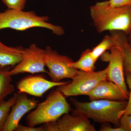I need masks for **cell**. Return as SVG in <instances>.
Segmentation results:
<instances>
[{
	"label": "cell",
	"mask_w": 131,
	"mask_h": 131,
	"mask_svg": "<svg viewBox=\"0 0 131 131\" xmlns=\"http://www.w3.org/2000/svg\"><path fill=\"white\" fill-rule=\"evenodd\" d=\"M93 24L99 33L119 31L128 35L131 31V6H111L108 1L97 2L90 7Z\"/></svg>",
	"instance_id": "1"
},
{
	"label": "cell",
	"mask_w": 131,
	"mask_h": 131,
	"mask_svg": "<svg viewBox=\"0 0 131 131\" xmlns=\"http://www.w3.org/2000/svg\"><path fill=\"white\" fill-rule=\"evenodd\" d=\"M74 106L73 114H79L100 123H111L120 126V119L126 107L127 101L97 100L90 102H81L71 98Z\"/></svg>",
	"instance_id": "2"
},
{
	"label": "cell",
	"mask_w": 131,
	"mask_h": 131,
	"mask_svg": "<svg viewBox=\"0 0 131 131\" xmlns=\"http://www.w3.org/2000/svg\"><path fill=\"white\" fill-rule=\"evenodd\" d=\"M46 16H39L33 11L8 9L0 13V30L11 28L17 31H24L34 27H41L50 30L58 36L64 33L63 28L48 22Z\"/></svg>",
	"instance_id": "3"
},
{
	"label": "cell",
	"mask_w": 131,
	"mask_h": 131,
	"mask_svg": "<svg viewBox=\"0 0 131 131\" xmlns=\"http://www.w3.org/2000/svg\"><path fill=\"white\" fill-rule=\"evenodd\" d=\"M71 110L65 97L60 91H52L43 102L38 103L35 109L26 117L29 126L55 122Z\"/></svg>",
	"instance_id": "4"
},
{
	"label": "cell",
	"mask_w": 131,
	"mask_h": 131,
	"mask_svg": "<svg viewBox=\"0 0 131 131\" xmlns=\"http://www.w3.org/2000/svg\"><path fill=\"white\" fill-rule=\"evenodd\" d=\"M107 69L98 71L86 72L78 70L77 74L68 84L58 87L65 97L87 95L102 81L107 80Z\"/></svg>",
	"instance_id": "5"
},
{
	"label": "cell",
	"mask_w": 131,
	"mask_h": 131,
	"mask_svg": "<svg viewBox=\"0 0 131 131\" xmlns=\"http://www.w3.org/2000/svg\"><path fill=\"white\" fill-rule=\"evenodd\" d=\"M45 66V50L39 48L35 44H32L23 49L20 62L11 70H6V73L10 77L21 73H48Z\"/></svg>",
	"instance_id": "6"
},
{
	"label": "cell",
	"mask_w": 131,
	"mask_h": 131,
	"mask_svg": "<svg viewBox=\"0 0 131 131\" xmlns=\"http://www.w3.org/2000/svg\"><path fill=\"white\" fill-rule=\"evenodd\" d=\"M46 66L48 68V74L51 80L59 82L64 79H72L78 70L70 67L69 64L73 60L67 56L59 54L50 46L45 49Z\"/></svg>",
	"instance_id": "7"
},
{
	"label": "cell",
	"mask_w": 131,
	"mask_h": 131,
	"mask_svg": "<svg viewBox=\"0 0 131 131\" xmlns=\"http://www.w3.org/2000/svg\"><path fill=\"white\" fill-rule=\"evenodd\" d=\"M106 51L100 57L102 61L108 62L107 69V80L115 83L122 92L129 97L124 76V58L122 51L117 46Z\"/></svg>",
	"instance_id": "8"
},
{
	"label": "cell",
	"mask_w": 131,
	"mask_h": 131,
	"mask_svg": "<svg viewBox=\"0 0 131 131\" xmlns=\"http://www.w3.org/2000/svg\"><path fill=\"white\" fill-rule=\"evenodd\" d=\"M46 131H96L89 119L82 115L69 113L55 122L44 124Z\"/></svg>",
	"instance_id": "9"
},
{
	"label": "cell",
	"mask_w": 131,
	"mask_h": 131,
	"mask_svg": "<svg viewBox=\"0 0 131 131\" xmlns=\"http://www.w3.org/2000/svg\"><path fill=\"white\" fill-rule=\"evenodd\" d=\"M69 82H54L46 79L42 75H30L22 78L17 83L19 93H25L36 96L42 97L47 91L55 87L68 84Z\"/></svg>",
	"instance_id": "10"
},
{
	"label": "cell",
	"mask_w": 131,
	"mask_h": 131,
	"mask_svg": "<svg viewBox=\"0 0 131 131\" xmlns=\"http://www.w3.org/2000/svg\"><path fill=\"white\" fill-rule=\"evenodd\" d=\"M38 104V100L28 98L27 94L18 92L2 131H15L23 116L35 108Z\"/></svg>",
	"instance_id": "11"
},
{
	"label": "cell",
	"mask_w": 131,
	"mask_h": 131,
	"mask_svg": "<svg viewBox=\"0 0 131 131\" xmlns=\"http://www.w3.org/2000/svg\"><path fill=\"white\" fill-rule=\"evenodd\" d=\"M87 96H89L91 101L97 100L125 101L128 100L129 98L115 83L107 80L100 82Z\"/></svg>",
	"instance_id": "12"
},
{
	"label": "cell",
	"mask_w": 131,
	"mask_h": 131,
	"mask_svg": "<svg viewBox=\"0 0 131 131\" xmlns=\"http://www.w3.org/2000/svg\"><path fill=\"white\" fill-rule=\"evenodd\" d=\"M24 49L7 46L0 41V65L4 68L16 65L21 60Z\"/></svg>",
	"instance_id": "13"
},
{
	"label": "cell",
	"mask_w": 131,
	"mask_h": 131,
	"mask_svg": "<svg viewBox=\"0 0 131 131\" xmlns=\"http://www.w3.org/2000/svg\"><path fill=\"white\" fill-rule=\"evenodd\" d=\"M116 37V46L122 51L124 58V70L131 73V49L125 34L121 31H114Z\"/></svg>",
	"instance_id": "14"
},
{
	"label": "cell",
	"mask_w": 131,
	"mask_h": 131,
	"mask_svg": "<svg viewBox=\"0 0 131 131\" xmlns=\"http://www.w3.org/2000/svg\"><path fill=\"white\" fill-rule=\"evenodd\" d=\"M91 50L87 49L82 53L80 59L76 62L69 64L71 68L86 72L95 71L96 61L92 57Z\"/></svg>",
	"instance_id": "15"
},
{
	"label": "cell",
	"mask_w": 131,
	"mask_h": 131,
	"mask_svg": "<svg viewBox=\"0 0 131 131\" xmlns=\"http://www.w3.org/2000/svg\"><path fill=\"white\" fill-rule=\"evenodd\" d=\"M112 32L111 35L105 36L99 44L91 50V55L95 61H97L104 52L116 46V35L114 32Z\"/></svg>",
	"instance_id": "16"
},
{
	"label": "cell",
	"mask_w": 131,
	"mask_h": 131,
	"mask_svg": "<svg viewBox=\"0 0 131 131\" xmlns=\"http://www.w3.org/2000/svg\"><path fill=\"white\" fill-rule=\"evenodd\" d=\"M3 70L0 73V104L5 101L6 98L15 91L14 85L12 83V77Z\"/></svg>",
	"instance_id": "17"
},
{
	"label": "cell",
	"mask_w": 131,
	"mask_h": 131,
	"mask_svg": "<svg viewBox=\"0 0 131 131\" xmlns=\"http://www.w3.org/2000/svg\"><path fill=\"white\" fill-rule=\"evenodd\" d=\"M18 93L0 104V131H2L12 107L16 101Z\"/></svg>",
	"instance_id": "18"
},
{
	"label": "cell",
	"mask_w": 131,
	"mask_h": 131,
	"mask_svg": "<svg viewBox=\"0 0 131 131\" xmlns=\"http://www.w3.org/2000/svg\"><path fill=\"white\" fill-rule=\"evenodd\" d=\"M8 9L23 10L26 0H2Z\"/></svg>",
	"instance_id": "19"
},
{
	"label": "cell",
	"mask_w": 131,
	"mask_h": 131,
	"mask_svg": "<svg viewBox=\"0 0 131 131\" xmlns=\"http://www.w3.org/2000/svg\"><path fill=\"white\" fill-rule=\"evenodd\" d=\"M126 82L128 85L130 92H129L128 101H127L126 107L122 112L123 115H131V73L126 72Z\"/></svg>",
	"instance_id": "20"
},
{
	"label": "cell",
	"mask_w": 131,
	"mask_h": 131,
	"mask_svg": "<svg viewBox=\"0 0 131 131\" xmlns=\"http://www.w3.org/2000/svg\"><path fill=\"white\" fill-rule=\"evenodd\" d=\"M120 126L124 131H131V115H123L120 119Z\"/></svg>",
	"instance_id": "21"
},
{
	"label": "cell",
	"mask_w": 131,
	"mask_h": 131,
	"mask_svg": "<svg viewBox=\"0 0 131 131\" xmlns=\"http://www.w3.org/2000/svg\"><path fill=\"white\" fill-rule=\"evenodd\" d=\"M15 131H46L44 125L39 127H35L29 126H25L20 124L18 125L15 130Z\"/></svg>",
	"instance_id": "22"
},
{
	"label": "cell",
	"mask_w": 131,
	"mask_h": 131,
	"mask_svg": "<svg viewBox=\"0 0 131 131\" xmlns=\"http://www.w3.org/2000/svg\"><path fill=\"white\" fill-rule=\"evenodd\" d=\"M109 5L113 7L131 6V0H108Z\"/></svg>",
	"instance_id": "23"
},
{
	"label": "cell",
	"mask_w": 131,
	"mask_h": 131,
	"mask_svg": "<svg viewBox=\"0 0 131 131\" xmlns=\"http://www.w3.org/2000/svg\"><path fill=\"white\" fill-rule=\"evenodd\" d=\"M103 123L102 125L100 131H124V129L120 126H117V127H113L108 124V123Z\"/></svg>",
	"instance_id": "24"
},
{
	"label": "cell",
	"mask_w": 131,
	"mask_h": 131,
	"mask_svg": "<svg viewBox=\"0 0 131 131\" xmlns=\"http://www.w3.org/2000/svg\"><path fill=\"white\" fill-rule=\"evenodd\" d=\"M127 35H128V37H127V40H128L129 45H130L131 49V31L129 33V34Z\"/></svg>",
	"instance_id": "25"
},
{
	"label": "cell",
	"mask_w": 131,
	"mask_h": 131,
	"mask_svg": "<svg viewBox=\"0 0 131 131\" xmlns=\"http://www.w3.org/2000/svg\"><path fill=\"white\" fill-rule=\"evenodd\" d=\"M3 68H4V67H3L2 66H1L0 65V73H1V72L3 71Z\"/></svg>",
	"instance_id": "26"
}]
</instances>
